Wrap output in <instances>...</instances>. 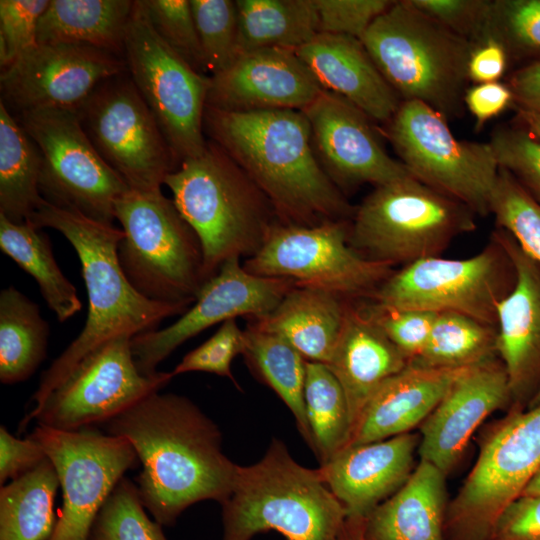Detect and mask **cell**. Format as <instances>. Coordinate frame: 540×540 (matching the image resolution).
<instances>
[{"label": "cell", "instance_id": "obj_32", "mask_svg": "<svg viewBox=\"0 0 540 540\" xmlns=\"http://www.w3.org/2000/svg\"><path fill=\"white\" fill-rule=\"evenodd\" d=\"M242 355L252 374L270 387L293 414L297 428L311 450L313 439L307 420L304 385L305 358L281 336L249 324L244 330Z\"/></svg>", "mask_w": 540, "mask_h": 540}, {"label": "cell", "instance_id": "obj_37", "mask_svg": "<svg viewBox=\"0 0 540 540\" xmlns=\"http://www.w3.org/2000/svg\"><path fill=\"white\" fill-rule=\"evenodd\" d=\"M304 401L312 451L323 465L347 447L352 435L346 395L326 364L306 362Z\"/></svg>", "mask_w": 540, "mask_h": 540}, {"label": "cell", "instance_id": "obj_17", "mask_svg": "<svg viewBox=\"0 0 540 540\" xmlns=\"http://www.w3.org/2000/svg\"><path fill=\"white\" fill-rule=\"evenodd\" d=\"M46 452L57 472L63 505L50 540H89L101 507L138 462L124 437L102 434L91 427L56 430L37 424L30 434Z\"/></svg>", "mask_w": 540, "mask_h": 540}, {"label": "cell", "instance_id": "obj_46", "mask_svg": "<svg viewBox=\"0 0 540 540\" xmlns=\"http://www.w3.org/2000/svg\"><path fill=\"white\" fill-rule=\"evenodd\" d=\"M48 0L0 1V66L4 70L37 44L39 20Z\"/></svg>", "mask_w": 540, "mask_h": 540}, {"label": "cell", "instance_id": "obj_42", "mask_svg": "<svg viewBox=\"0 0 540 540\" xmlns=\"http://www.w3.org/2000/svg\"><path fill=\"white\" fill-rule=\"evenodd\" d=\"M205 71L227 69L238 57V14L232 0H190Z\"/></svg>", "mask_w": 540, "mask_h": 540}, {"label": "cell", "instance_id": "obj_39", "mask_svg": "<svg viewBox=\"0 0 540 540\" xmlns=\"http://www.w3.org/2000/svg\"><path fill=\"white\" fill-rule=\"evenodd\" d=\"M486 40L520 66L540 60V0H489L477 44Z\"/></svg>", "mask_w": 540, "mask_h": 540}, {"label": "cell", "instance_id": "obj_24", "mask_svg": "<svg viewBox=\"0 0 540 540\" xmlns=\"http://www.w3.org/2000/svg\"><path fill=\"white\" fill-rule=\"evenodd\" d=\"M419 443L420 434L409 432L348 446L317 470L347 517L366 518L409 479Z\"/></svg>", "mask_w": 540, "mask_h": 540}, {"label": "cell", "instance_id": "obj_7", "mask_svg": "<svg viewBox=\"0 0 540 540\" xmlns=\"http://www.w3.org/2000/svg\"><path fill=\"white\" fill-rule=\"evenodd\" d=\"M475 213L413 176L374 189L355 209L349 243L364 258L405 266L441 256L459 236L476 229Z\"/></svg>", "mask_w": 540, "mask_h": 540}, {"label": "cell", "instance_id": "obj_10", "mask_svg": "<svg viewBox=\"0 0 540 540\" xmlns=\"http://www.w3.org/2000/svg\"><path fill=\"white\" fill-rule=\"evenodd\" d=\"M515 283V265L492 231L476 255L429 257L402 266L368 299L394 308L456 312L496 326L498 305Z\"/></svg>", "mask_w": 540, "mask_h": 540}, {"label": "cell", "instance_id": "obj_41", "mask_svg": "<svg viewBox=\"0 0 540 540\" xmlns=\"http://www.w3.org/2000/svg\"><path fill=\"white\" fill-rule=\"evenodd\" d=\"M496 227L507 231L520 249L540 264V204L499 167L491 199Z\"/></svg>", "mask_w": 540, "mask_h": 540}, {"label": "cell", "instance_id": "obj_31", "mask_svg": "<svg viewBox=\"0 0 540 540\" xmlns=\"http://www.w3.org/2000/svg\"><path fill=\"white\" fill-rule=\"evenodd\" d=\"M41 152L0 101V215L26 222L44 201L39 190Z\"/></svg>", "mask_w": 540, "mask_h": 540}, {"label": "cell", "instance_id": "obj_15", "mask_svg": "<svg viewBox=\"0 0 540 540\" xmlns=\"http://www.w3.org/2000/svg\"><path fill=\"white\" fill-rule=\"evenodd\" d=\"M14 117L41 152L42 198L55 207L113 224L116 201L130 188L99 155L76 111L42 109Z\"/></svg>", "mask_w": 540, "mask_h": 540}, {"label": "cell", "instance_id": "obj_55", "mask_svg": "<svg viewBox=\"0 0 540 540\" xmlns=\"http://www.w3.org/2000/svg\"><path fill=\"white\" fill-rule=\"evenodd\" d=\"M513 108L515 110L513 123L540 141V111L520 107Z\"/></svg>", "mask_w": 540, "mask_h": 540}, {"label": "cell", "instance_id": "obj_49", "mask_svg": "<svg viewBox=\"0 0 540 540\" xmlns=\"http://www.w3.org/2000/svg\"><path fill=\"white\" fill-rule=\"evenodd\" d=\"M416 9L452 32L478 43L489 0H409Z\"/></svg>", "mask_w": 540, "mask_h": 540}, {"label": "cell", "instance_id": "obj_18", "mask_svg": "<svg viewBox=\"0 0 540 540\" xmlns=\"http://www.w3.org/2000/svg\"><path fill=\"white\" fill-rule=\"evenodd\" d=\"M295 286L291 279L249 273L240 258L228 259L174 323L131 338L138 370L147 376L157 374L159 363L178 346L215 324L240 316L255 320L268 315Z\"/></svg>", "mask_w": 540, "mask_h": 540}, {"label": "cell", "instance_id": "obj_30", "mask_svg": "<svg viewBox=\"0 0 540 540\" xmlns=\"http://www.w3.org/2000/svg\"><path fill=\"white\" fill-rule=\"evenodd\" d=\"M131 0H50L37 28V43H77L124 58Z\"/></svg>", "mask_w": 540, "mask_h": 540}, {"label": "cell", "instance_id": "obj_36", "mask_svg": "<svg viewBox=\"0 0 540 540\" xmlns=\"http://www.w3.org/2000/svg\"><path fill=\"white\" fill-rule=\"evenodd\" d=\"M48 323L39 306L14 286L0 293V381L28 379L46 358Z\"/></svg>", "mask_w": 540, "mask_h": 540}, {"label": "cell", "instance_id": "obj_43", "mask_svg": "<svg viewBox=\"0 0 540 540\" xmlns=\"http://www.w3.org/2000/svg\"><path fill=\"white\" fill-rule=\"evenodd\" d=\"M499 167L540 204V141L515 124L496 126L489 141Z\"/></svg>", "mask_w": 540, "mask_h": 540}, {"label": "cell", "instance_id": "obj_53", "mask_svg": "<svg viewBox=\"0 0 540 540\" xmlns=\"http://www.w3.org/2000/svg\"><path fill=\"white\" fill-rule=\"evenodd\" d=\"M508 57L503 47L486 40L475 45L468 62V77L477 84L497 82L505 73Z\"/></svg>", "mask_w": 540, "mask_h": 540}, {"label": "cell", "instance_id": "obj_58", "mask_svg": "<svg viewBox=\"0 0 540 540\" xmlns=\"http://www.w3.org/2000/svg\"><path fill=\"white\" fill-rule=\"evenodd\" d=\"M540 403V390L538 391V393L536 394V396L533 398V400L530 402V404L528 405V407H532L536 404ZM527 407V408H528Z\"/></svg>", "mask_w": 540, "mask_h": 540}, {"label": "cell", "instance_id": "obj_13", "mask_svg": "<svg viewBox=\"0 0 540 540\" xmlns=\"http://www.w3.org/2000/svg\"><path fill=\"white\" fill-rule=\"evenodd\" d=\"M128 73L178 161L204 152V112L210 76L195 70L155 31L135 0L126 31Z\"/></svg>", "mask_w": 540, "mask_h": 540}, {"label": "cell", "instance_id": "obj_3", "mask_svg": "<svg viewBox=\"0 0 540 540\" xmlns=\"http://www.w3.org/2000/svg\"><path fill=\"white\" fill-rule=\"evenodd\" d=\"M26 222L39 229L50 227L70 242L80 260L88 295L84 327L44 371L33 395L32 413L93 350L114 338H132L157 330L163 320L183 314L191 305L152 301L132 286L118 259L123 231L113 224L55 207L45 200Z\"/></svg>", "mask_w": 540, "mask_h": 540}, {"label": "cell", "instance_id": "obj_16", "mask_svg": "<svg viewBox=\"0 0 540 540\" xmlns=\"http://www.w3.org/2000/svg\"><path fill=\"white\" fill-rule=\"evenodd\" d=\"M131 338H114L86 355L35 412L19 423V433L36 419L61 431L106 423L147 395L159 391L171 372L143 375L137 368Z\"/></svg>", "mask_w": 540, "mask_h": 540}, {"label": "cell", "instance_id": "obj_5", "mask_svg": "<svg viewBox=\"0 0 540 540\" xmlns=\"http://www.w3.org/2000/svg\"><path fill=\"white\" fill-rule=\"evenodd\" d=\"M221 506L223 540H251L271 530L285 540H337L347 518L318 470L300 465L276 438L258 462L238 465Z\"/></svg>", "mask_w": 540, "mask_h": 540}, {"label": "cell", "instance_id": "obj_26", "mask_svg": "<svg viewBox=\"0 0 540 540\" xmlns=\"http://www.w3.org/2000/svg\"><path fill=\"white\" fill-rule=\"evenodd\" d=\"M467 368H426L409 363L369 398L347 447L411 432L426 420Z\"/></svg>", "mask_w": 540, "mask_h": 540}, {"label": "cell", "instance_id": "obj_52", "mask_svg": "<svg viewBox=\"0 0 540 540\" xmlns=\"http://www.w3.org/2000/svg\"><path fill=\"white\" fill-rule=\"evenodd\" d=\"M465 108L475 119L479 132L492 118L513 106V94L506 83L490 82L469 87L464 96Z\"/></svg>", "mask_w": 540, "mask_h": 540}, {"label": "cell", "instance_id": "obj_34", "mask_svg": "<svg viewBox=\"0 0 540 540\" xmlns=\"http://www.w3.org/2000/svg\"><path fill=\"white\" fill-rule=\"evenodd\" d=\"M0 249L35 279L59 322L81 310L77 290L58 266L50 239L41 229L29 222L13 223L0 215Z\"/></svg>", "mask_w": 540, "mask_h": 540}, {"label": "cell", "instance_id": "obj_35", "mask_svg": "<svg viewBox=\"0 0 540 540\" xmlns=\"http://www.w3.org/2000/svg\"><path fill=\"white\" fill-rule=\"evenodd\" d=\"M59 478L47 457L0 488V540H50L56 527Z\"/></svg>", "mask_w": 540, "mask_h": 540}, {"label": "cell", "instance_id": "obj_4", "mask_svg": "<svg viewBox=\"0 0 540 540\" xmlns=\"http://www.w3.org/2000/svg\"><path fill=\"white\" fill-rule=\"evenodd\" d=\"M164 185L200 241L206 281L228 259L255 255L279 221L266 195L211 140L202 154L182 161Z\"/></svg>", "mask_w": 540, "mask_h": 540}, {"label": "cell", "instance_id": "obj_47", "mask_svg": "<svg viewBox=\"0 0 540 540\" xmlns=\"http://www.w3.org/2000/svg\"><path fill=\"white\" fill-rule=\"evenodd\" d=\"M244 343V330L239 328L236 319L227 320L209 339L187 353L171 373L176 376L192 371L208 372L227 377L238 386L231 363L237 355H242Z\"/></svg>", "mask_w": 540, "mask_h": 540}, {"label": "cell", "instance_id": "obj_11", "mask_svg": "<svg viewBox=\"0 0 540 540\" xmlns=\"http://www.w3.org/2000/svg\"><path fill=\"white\" fill-rule=\"evenodd\" d=\"M386 125L400 162L415 179L475 215L491 214L499 165L489 142L457 139L447 119L419 101H402Z\"/></svg>", "mask_w": 540, "mask_h": 540}, {"label": "cell", "instance_id": "obj_25", "mask_svg": "<svg viewBox=\"0 0 540 540\" xmlns=\"http://www.w3.org/2000/svg\"><path fill=\"white\" fill-rule=\"evenodd\" d=\"M319 85L387 124L401 99L377 69L359 38L318 33L295 50Z\"/></svg>", "mask_w": 540, "mask_h": 540}, {"label": "cell", "instance_id": "obj_50", "mask_svg": "<svg viewBox=\"0 0 540 540\" xmlns=\"http://www.w3.org/2000/svg\"><path fill=\"white\" fill-rule=\"evenodd\" d=\"M490 540H540V495H520L508 504Z\"/></svg>", "mask_w": 540, "mask_h": 540}, {"label": "cell", "instance_id": "obj_1", "mask_svg": "<svg viewBox=\"0 0 540 540\" xmlns=\"http://www.w3.org/2000/svg\"><path fill=\"white\" fill-rule=\"evenodd\" d=\"M126 438L142 464L137 488L144 507L171 526L189 506L229 498L238 465L222 450L217 425L191 400L151 393L105 423Z\"/></svg>", "mask_w": 540, "mask_h": 540}, {"label": "cell", "instance_id": "obj_12", "mask_svg": "<svg viewBox=\"0 0 540 540\" xmlns=\"http://www.w3.org/2000/svg\"><path fill=\"white\" fill-rule=\"evenodd\" d=\"M350 221L328 220L314 226L278 221L243 266L257 276L291 279L296 286L346 300L368 299L394 270L364 258L350 245Z\"/></svg>", "mask_w": 540, "mask_h": 540}, {"label": "cell", "instance_id": "obj_51", "mask_svg": "<svg viewBox=\"0 0 540 540\" xmlns=\"http://www.w3.org/2000/svg\"><path fill=\"white\" fill-rule=\"evenodd\" d=\"M47 458L42 445L29 436L18 439L0 427V483L15 480L37 467Z\"/></svg>", "mask_w": 540, "mask_h": 540}, {"label": "cell", "instance_id": "obj_45", "mask_svg": "<svg viewBox=\"0 0 540 540\" xmlns=\"http://www.w3.org/2000/svg\"><path fill=\"white\" fill-rule=\"evenodd\" d=\"M359 301L365 313L403 353L409 363L422 353L437 313L389 307L369 299Z\"/></svg>", "mask_w": 540, "mask_h": 540}, {"label": "cell", "instance_id": "obj_14", "mask_svg": "<svg viewBox=\"0 0 540 540\" xmlns=\"http://www.w3.org/2000/svg\"><path fill=\"white\" fill-rule=\"evenodd\" d=\"M75 111L99 155L130 189L160 190L179 167L128 71L101 82Z\"/></svg>", "mask_w": 540, "mask_h": 540}, {"label": "cell", "instance_id": "obj_9", "mask_svg": "<svg viewBox=\"0 0 540 540\" xmlns=\"http://www.w3.org/2000/svg\"><path fill=\"white\" fill-rule=\"evenodd\" d=\"M540 469V403L511 409L484 437L478 458L448 503L445 540H490L497 518Z\"/></svg>", "mask_w": 540, "mask_h": 540}, {"label": "cell", "instance_id": "obj_56", "mask_svg": "<svg viewBox=\"0 0 540 540\" xmlns=\"http://www.w3.org/2000/svg\"><path fill=\"white\" fill-rule=\"evenodd\" d=\"M365 518L347 517L337 540H365Z\"/></svg>", "mask_w": 540, "mask_h": 540}, {"label": "cell", "instance_id": "obj_54", "mask_svg": "<svg viewBox=\"0 0 540 540\" xmlns=\"http://www.w3.org/2000/svg\"><path fill=\"white\" fill-rule=\"evenodd\" d=\"M513 106L540 111V60L519 66L508 76Z\"/></svg>", "mask_w": 540, "mask_h": 540}, {"label": "cell", "instance_id": "obj_21", "mask_svg": "<svg viewBox=\"0 0 540 540\" xmlns=\"http://www.w3.org/2000/svg\"><path fill=\"white\" fill-rule=\"evenodd\" d=\"M323 90L294 50L262 48L238 55L210 76L206 106L228 112L302 111Z\"/></svg>", "mask_w": 540, "mask_h": 540}, {"label": "cell", "instance_id": "obj_29", "mask_svg": "<svg viewBox=\"0 0 540 540\" xmlns=\"http://www.w3.org/2000/svg\"><path fill=\"white\" fill-rule=\"evenodd\" d=\"M345 301L330 292L295 286L268 315L250 324L281 336L305 360L327 364L342 329Z\"/></svg>", "mask_w": 540, "mask_h": 540}, {"label": "cell", "instance_id": "obj_20", "mask_svg": "<svg viewBox=\"0 0 540 540\" xmlns=\"http://www.w3.org/2000/svg\"><path fill=\"white\" fill-rule=\"evenodd\" d=\"M315 155L341 190L412 176L384 149L372 119L342 96L323 90L303 110Z\"/></svg>", "mask_w": 540, "mask_h": 540}, {"label": "cell", "instance_id": "obj_48", "mask_svg": "<svg viewBox=\"0 0 540 540\" xmlns=\"http://www.w3.org/2000/svg\"><path fill=\"white\" fill-rule=\"evenodd\" d=\"M319 33L348 35L361 39L370 24L394 1L314 0Z\"/></svg>", "mask_w": 540, "mask_h": 540}, {"label": "cell", "instance_id": "obj_6", "mask_svg": "<svg viewBox=\"0 0 540 540\" xmlns=\"http://www.w3.org/2000/svg\"><path fill=\"white\" fill-rule=\"evenodd\" d=\"M360 40L401 101L422 102L447 120L464 115L474 43L409 0L394 1Z\"/></svg>", "mask_w": 540, "mask_h": 540}, {"label": "cell", "instance_id": "obj_22", "mask_svg": "<svg viewBox=\"0 0 540 540\" xmlns=\"http://www.w3.org/2000/svg\"><path fill=\"white\" fill-rule=\"evenodd\" d=\"M507 404H511L509 381L499 357L467 368L420 425V460L448 475L478 426Z\"/></svg>", "mask_w": 540, "mask_h": 540}, {"label": "cell", "instance_id": "obj_28", "mask_svg": "<svg viewBox=\"0 0 540 540\" xmlns=\"http://www.w3.org/2000/svg\"><path fill=\"white\" fill-rule=\"evenodd\" d=\"M446 477L420 460L406 483L365 518V540H445Z\"/></svg>", "mask_w": 540, "mask_h": 540}, {"label": "cell", "instance_id": "obj_57", "mask_svg": "<svg viewBox=\"0 0 540 540\" xmlns=\"http://www.w3.org/2000/svg\"><path fill=\"white\" fill-rule=\"evenodd\" d=\"M521 495H540V469L526 485Z\"/></svg>", "mask_w": 540, "mask_h": 540}, {"label": "cell", "instance_id": "obj_8", "mask_svg": "<svg viewBox=\"0 0 540 540\" xmlns=\"http://www.w3.org/2000/svg\"><path fill=\"white\" fill-rule=\"evenodd\" d=\"M121 268L145 298L192 305L206 282L200 241L160 190L129 189L115 204Z\"/></svg>", "mask_w": 540, "mask_h": 540}, {"label": "cell", "instance_id": "obj_19", "mask_svg": "<svg viewBox=\"0 0 540 540\" xmlns=\"http://www.w3.org/2000/svg\"><path fill=\"white\" fill-rule=\"evenodd\" d=\"M121 56L77 43H37L0 77L1 102L12 115L60 109L75 111L104 80L123 72Z\"/></svg>", "mask_w": 540, "mask_h": 540}, {"label": "cell", "instance_id": "obj_33", "mask_svg": "<svg viewBox=\"0 0 540 540\" xmlns=\"http://www.w3.org/2000/svg\"><path fill=\"white\" fill-rule=\"evenodd\" d=\"M238 54L296 50L319 33L314 0H237Z\"/></svg>", "mask_w": 540, "mask_h": 540}, {"label": "cell", "instance_id": "obj_44", "mask_svg": "<svg viewBox=\"0 0 540 540\" xmlns=\"http://www.w3.org/2000/svg\"><path fill=\"white\" fill-rule=\"evenodd\" d=\"M158 35L200 73L205 71L202 49L190 0H141Z\"/></svg>", "mask_w": 540, "mask_h": 540}, {"label": "cell", "instance_id": "obj_38", "mask_svg": "<svg viewBox=\"0 0 540 540\" xmlns=\"http://www.w3.org/2000/svg\"><path fill=\"white\" fill-rule=\"evenodd\" d=\"M497 357L496 326L446 311L437 313L424 350L410 364L455 369L472 367Z\"/></svg>", "mask_w": 540, "mask_h": 540}, {"label": "cell", "instance_id": "obj_40", "mask_svg": "<svg viewBox=\"0 0 540 540\" xmlns=\"http://www.w3.org/2000/svg\"><path fill=\"white\" fill-rule=\"evenodd\" d=\"M145 509L137 485L123 477L98 512L89 540H167Z\"/></svg>", "mask_w": 540, "mask_h": 540}, {"label": "cell", "instance_id": "obj_2", "mask_svg": "<svg viewBox=\"0 0 540 540\" xmlns=\"http://www.w3.org/2000/svg\"><path fill=\"white\" fill-rule=\"evenodd\" d=\"M204 133L271 202L278 220L314 226L351 220L356 207L321 167L301 110L228 112L206 106Z\"/></svg>", "mask_w": 540, "mask_h": 540}, {"label": "cell", "instance_id": "obj_23", "mask_svg": "<svg viewBox=\"0 0 540 540\" xmlns=\"http://www.w3.org/2000/svg\"><path fill=\"white\" fill-rule=\"evenodd\" d=\"M496 234L516 269V283L497 308V355L506 370L511 409H524L540 390V264L514 238Z\"/></svg>", "mask_w": 540, "mask_h": 540}, {"label": "cell", "instance_id": "obj_27", "mask_svg": "<svg viewBox=\"0 0 540 540\" xmlns=\"http://www.w3.org/2000/svg\"><path fill=\"white\" fill-rule=\"evenodd\" d=\"M408 364V359L370 319L358 300H346L342 329L326 365L346 395L352 433L376 389Z\"/></svg>", "mask_w": 540, "mask_h": 540}]
</instances>
